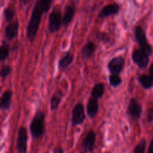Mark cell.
<instances>
[{
	"label": "cell",
	"mask_w": 153,
	"mask_h": 153,
	"mask_svg": "<svg viewBox=\"0 0 153 153\" xmlns=\"http://www.w3.org/2000/svg\"><path fill=\"white\" fill-rule=\"evenodd\" d=\"M43 13L44 12L40 7L39 1H37L34 4L31 18H30L28 27H27V38L30 43H33L37 36Z\"/></svg>",
	"instance_id": "6da1fadb"
},
{
	"label": "cell",
	"mask_w": 153,
	"mask_h": 153,
	"mask_svg": "<svg viewBox=\"0 0 153 153\" xmlns=\"http://www.w3.org/2000/svg\"><path fill=\"white\" fill-rule=\"evenodd\" d=\"M30 132L34 138H40L45 132V115L42 111H38L34 114L31 124Z\"/></svg>",
	"instance_id": "7a4b0ae2"
},
{
	"label": "cell",
	"mask_w": 153,
	"mask_h": 153,
	"mask_svg": "<svg viewBox=\"0 0 153 153\" xmlns=\"http://www.w3.org/2000/svg\"><path fill=\"white\" fill-rule=\"evenodd\" d=\"M134 37H135L136 41L140 46V49L143 51L146 55L150 56L152 54V49L151 47L150 44L148 43L146 33H145L144 29L141 26H137L135 28Z\"/></svg>",
	"instance_id": "3957f363"
},
{
	"label": "cell",
	"mask_w": 153,
	"mask_h": 153,
	"mask_svg": "<svg viewBox=\"0 0 153 153\" xmlns=\"http://www.w3.org/2000/svg\"><path fill=\"white\" fill-rule=\"evenodd\" d=\"M62 25V17L61 10L55 7L50 13L49 16V30L51 33L58 32Z\"/></svg>",
	"instance_id": "277c9868"
},
{
	"label": "cell",
	"mask_w": 153,
	"mask_h": 153,
	"mask_svg": "<svg viewBox=\"0 0 153 153\" xmlns=\"http://www.w3.org/2000/svg\"><path fill=\"white\" fill-rule=\"evenodd\" d=\"M28 131L24 126L18 130L16 138V149L18 153H27L28 149Z\"/></svg>",
	"instance_id": "5b68a950"
},
{
	"label": "cell",
	"mask_w": 153,
	"mask_h": 153,
	"mask_svg": "<svg viewBox=\"0 0 153 153\" xmlns=\"http://www.w3.org/2000/svg\"><path fill=\"white\" fill-rule=\"evenodd\" d=\"M149 55H146L141 49H135L131 54V59L133 62L140 69H145L149 64Z\"/></svg>",
	"instance_id": "8992f818"
},
{
	"label": "cell",
	"mask_w": 153,
	"mask_h": 153,
	"mask_svg": "<svg viewBox=\"0 0 153 153\" xmlns=\"http://www.w3.org/2000/svg\"><path fill=\"white\" fill-rule=\"evenodd\" d=\"M85 112L82 103H77L72 111V124L74 126L82 125L85 120Z\"/></svg>",
	"instance_id": "52a82bcc"
},
{
	"label": "cell",
	"mask_w": 153,
	"mask_h": 153,
	"mask_svg": "<svg viewBox=\"0 0 153 153\" xmlns=\"http://www.w3.org/2000/svg\"><path fill=\"white\" fill-rule=\"evenodd\" d=\"M125 66V59L123 57L118 56L113 58L108 64V68L111 74H120Z\"/></svg>",
	"instance_id": "ba28073f"
},
{
	"label": "cell",
	"mask_w": 153,
	"mask_h": 153,
	"mask_svg": "<svg viewBox=\"0 0 153 153\" xmlns=\"http://www.w3.org/2000/svg\"><path fill=\"white\" fill-rule=\"evenodd\" d=\"M142 113V107L136 99L131 98L128 103V114L134 120H137Z\"/></svg>",
	"instance_id": "9c48e42d"
},
{
	"label": "cell",
	"mask_w": 153,
	"mask_h": 153,
	"mask_svg": "<svg viewBox=\"0 0 153 153\" xmlns=\"http://www.w3.org/2000/svg\"><path fill=\"white\" fill-rule=\"evenodd\" d=\"M96 143V134L94 131H88L82 143V149L85 152H91L94 149Z\"/></svg>",
	"instance_id": "30bf717a"
},
{
	"label": "cell",
	"mask_w": 153,
	"mask_h": 153,
	"mask_svg": "<svg viewBox=\"0 0 153 153\" xmlns=\"http://www.w3.org/2000/svg\"><path fill=\"white\" fill-rule=\"evenodd\" d=\"M120 10V7L116 3H112V4H107L105 6L99 13V17L100 18H105L108 16H112L118 13Z\"/></svg>",
	"instance_id": "8fae6325"
},
{
	"label": "cell",
	"mask_w": 153,
	"mask_h": 153,
	"mask_svg": "<svg viewBox=\"0 0 153 153\" xmlns=\"http://www.w3.org/2000/svg\"><path fill=\"white\" fill-rule=\"evenodd\" d=\"M18 31H19V22L17 21L9 23L4 30V34L7 40H12L16 38L18 35Z\"/></svg>",
	"instance_id": "7c38bea8"
},
{
	"label": "cell",
	"mask_w": 153,
	"mask_h": 153,
	"mask_svg": "<svg viewBox=\"0 0 153 153\" xmlns=\"http://www.w3.org/2000/svg\"><path fill=\"white\" fill-rule=\"evenodd\" d=\"M76 13V6L73 4H70L65 7L64 14L62 17V25L67 26L73 19Z\"/></svg>",
	"instance_id": "4fadbf2b"
},
{
	"label": "cell",
	"mask_w": 153,
	"mask_h": 153,
	"mask_svg": "<svg viewBox=\"0 0 153 153\" xmlns=\"http://www.w3.org/2000/svg\"><path fill=\"white\" fill-rule=\"evenodd\" d=\"M94 98H91L88 102L87 105V113L88 117L91 119H94L97 117L99 111V102Z\"/></svg>",
	"instance_id": "5bb4252c"
},
{
	"label": "cell",
	"mask_w": 153,
	"mask_h": 153,
	"mask_svg": "<svg viewBox=\"0 0 153 153\" xmlns=\"http://www.w3.org/2000/svg\"><path fill=\"white\" fill-rule=\"evenodd\" d=\"M13 93L10 90H7L2 94L1 97V104L0 107L3 110H8L11 105V98Z\"/></svg>",
	"instance_id": "9a60e30c"
},
{
	"label": "cell",
	"mask_w": 153,
	"mask_h": 153,
	"mask_svg": "<svg viewBox=\"0 0 153 153\" xmlns=\"http://www.w3.org/2000/svg\"><path fill=\"white\" fill-rule=\"evenodd\" d=\"M96 49L95 43L93 41H89L88 43L83 46L82 49V55L83 58L88 59V58H91V56L94 54V51Z\"/></svg>",
	"instance_id": "2e32d148"
},
{
	"label": "cell",
	"mask_w": 153,
	"mask_h": 153,
	"mask_svg": "<svg viewBox=\"0 0 153 153\" xmlns=\"http://www.w3.org/2000/svg\"><path fill=\"white\" fill-rule=\"evenodd\" d=\"M104 94L105 85L102 82H100V83L94 85L92 92H91V97H92V98L96 99V100H100L103 97Z\"/></svg>",
	"instance_id": "e0dca14e"
},
{
	"label": "cell",
	"mask_w": 153,
	"mask_h": 153,
	"mask_svg": "<svg viewBox=\"0 0 153 153\" xmlns=\"http://www.w3.org/2000/svg\"><path fill=\"white\" fill-rule=\"evenodd\" d=\"M73 59H74V55L73 54L70 53V52H66L65 55L62 57L59 61V67L61 69H65L68 67L70 64L73 63Z\"/></svg>",
	"instance_id": "ac0fdd59"
},
{
	"label": "cell",
	"mask_w": 153,
	"mask_h": 153,
	"mask_svg": "<svg viewBox=\"0 0 153 153\" xmlns=\"http://www.w3.org/2000/svg\"><path fill=\"white\" fill-rule=\"evenodd\" d=\"M138 81L144 89H150L153 87V80L150 76L142 74L138 77Z\"/></svg>",
	"instance_id": "d6986e66"
},
{
	"label": "cell",
	"mask_w": 153,
	"mask_h": 153,
	"mask_svg": "<svg viewBox=\"0 0 153 153\" xmlns=\"http://www.w3.org/2000/svg\"><path fill=\"white\" fill-rule=\"evenodd\" d=\"M10 46L6 42H2L1 48H0V59L1 61H4L7 59L10 54Z\"/></svg>",
	"instance_id": "ffe728a7"
},
{
	"label": "cell",
	"mask_w": 153,
	"mask_h": 153,
	"mask_svg": "<svg viewBox=\"0 0 153 153\" xmlns=\"http://www.w3.org/2000/svg\"><path fill=\"white\" fill-rule=\"evenodd\" d=\"M109 82H110L111 86L114 88H117L122 83V79L119 75L111 74L109 76Z\"/></svg>",
	"instance_id": "44dd1931"
},
{
	"label": "cell",
	"mask_w": 153,
	"mask_h": 153,
	"mask_svg": "<svg viewBox=\"0 0 153 153\" xmlns=\"http://www.w3.org/2000/svg\"><path fill=\"white\" fill-rule=\"evenodd\" d=\"M61 97L59 95L57 94H54L52 96V99H51L50 102V106H51V110L52 111H56L58 108L60 103H61Z\"/></svg>",
	"instance_id": "7402d4cb"
},
{
	"label": "cell",
	"mask_w": 153,
	"mask_h": 153,
	"mask_svg": "<svg viewBox=\"0 0 153 153\" xmlns=\"http://www.w3.org/2000/svg\"><path fill=\"white\" fill-rule=\"evenodd\" d=\"M146 141L145 139H142L135 146L134 149V153H144L146 150Z\"/></svg>",
	"instance_id": "603a6c76"
},
{
	"label": "cell",
	"mask_w": 153,
	"mask_h": 153,
	"mask_svg": "<svg viewBox=\"0 0 153 153\" xmlns=\"http://www.w3.org/2000/svg\"><path fill=\"white\" fill-rule=\"evenodd\" d=\"M4 18H5V20L7 21L9 23H11L13 22V17H14V12L12 10L10 7H7L4 10Z\"/></svg>",
	"instance_id": "cb8c5ba5"
},
{
	"label": "cell",
	"mask_w": 153,
	"mask_h": 153,
	"mask_svg": "<svg viewBox=\"0 0 153 153\" xmlns=\"http://www.w3.org/2000/svg\"><path fill=\"white\" fill-rule=\"evenodd\" d=\"M39 3H40V7L43 9V12L46 13L50 9L52 0H39Z\"/></svg>",
	"instance_id": "d4e9b609"
},
{
	"label": "cell",
	"mask_w": 153,
	"mask_h": 153,
	"mask_svg": "<svg viewBox=\"0 0 153 153\" xmlns=\"http://www.w3.org/2000/svg\"><path fill=\"white\" fill-rule=\"evenodd\" d=\"M97 38L99 41L105 42V43H108L110 42L111 38L108 34H105L104 32H98L97 34Z\"/></svg>",
	"instance_id": "484cf974"
},
{
	"label": "cell",
	"mask_w": 153,
	"mask_h": 153,
	"mask_svg": "<svg viewBox=\"0 0 153 153\" xmlns=\"http://www.w3.org/2000/svg\"><path fill=\"white\" fill-rule=\"evenodd\" d=\"M12 69L10 66L8 65H4L1 67V77L2 79H4L7 76L10 75V73H11Z\"/></svg>",
	"instance_id": "4316f807"
},
{
	"label": "cell",
	"mask_w": 153,
	"mask_h": 153,
	"mask_svg": "<svg viewBox=\"0 0 153 153\" xmlns=\"http://www.w3.org/2000/svg\"><path fill=\"white\" fill-rule=\"evenodd\" d=\"M146 118H147V121L149 123L153 122V108H150L148 110Z\"/></svg>",
	"instance_id": "83f0119b"
},
{
	"label": "cell",
	"mask_w": 153,
	"mask_h": 153,
	"mask_svg": "<svg viewBox=\"0 0 153 153\" xmlns=\"http://www.w3.org/2000/svg\"><path fill=\"white\" fill-rule=\"evenodd\" d=\"M64 150L61 146H58V147L55 148L53 150V153H64Z\"/></svg>",
	"instance_id": "f1b7e54d"
},
{
	"label": "cell",
	"mask_w": 153,
	"mask_h": 153,
	"mask_svg": "<svg viewBox=\"0 0 153 153\" xmlns=\"http://www.w3.org/2000/svg\"><path fill=\"white\" fill-rule=\"evenodd\" d=\"M147 153H153V137L151 140L150 143H149V148H148V151Z\"/></svg>",
	"instance_id": "f546056e"
},
{
	"label": "cell",
	"mask_w": 153,
	"mask_h": 153,
	"mask_svg": "<svg viewBox=\"0 0 153 153\" xmlns=\"http://www.w3.org/2000/svg\"><path fill=\"white\" fill-rule=\"evenodd\" d=\"M149 76L152 78L153 80V63L150 65V67H149Z\"/></svg>",
	"instance_id": "4dcf8cb0"
},
{
	"label": "cell",
	"mask_w": 153,
	"mask_h": 153,
	"mask_svg": "<svg viewBox=\"0 0 153 153\" xmlns=\"http://www.w3.org/2000/svg\"><path fill=\"white\" fill-rule=\"evenodd\" d=\"M30 1H31V0H19V1H20V4H22V5H26L27 4H28V3H29Z\"/></svg>",
	"instance_id": "1f68e13d"
},
{
	"label": "cell",
	"mask_w": 153,
	"mask_h": 153,
	"mask_svg": "<svg viewBox=\"0 0 153 153\" xmlns=\"http://www.w3.org/2000/svg\"><path fill=\"white\" fill-rule=\"evenodd\" d=\"M81 153H87V152H81Z\"/></svg>",
	"instance_id": "d6a6232c"
}]
</instances>
